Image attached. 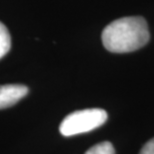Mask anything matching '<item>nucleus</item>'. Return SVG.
Segmentation results:
<instances>
[{
	"label": "nucleus",
	"instance_id": "f257e3e1",
	"mask_svg": "<svg viewBox=\"0 0 154 154\" xmlns=\"http://www.w3.org/2000/svg\"><path fill=\"white\" fill-rule=\"evenodd\" d=\"M102 43L113 53L138 50L149 41L150 34L145 19L140 16L123 17L108 24L102 32Z\"/></svg>",
	"mask_w": 154,
	"mask_h": 154
},
{
	"label": "nucleus",
	"instance_id": "20e7f679",
	"mask_svg": "<svg viewBox=\"0 0 154 154\" xmlns=\"http://www.w3.org/2000/svg\"><path fill=\"white\" fill-rule=\"evenodd\" d=\"M11 47V37L8 29L0 22V59L8 53Z\"/></svg>",
	"mask_w": 154,
	"mask_h": 154
},
{
	"label": "nucleus",
	"instance_id": "423d86ee",
	"mask_svg": "<svg viewBox=\"0 0 154 154\" xmlns=\"http://www.w3.org/2000/svg\"><path fill=\"white\" fill-rule=\"evenodd\" d=\"M139 154H154V138L150 139L148 142L144 144Z\"/></svg>",
	"mask_w": 154,
	"mask_h": 154
},
{
	"label": "nucleus",
	"instance_id": "7ed1b4c3",
	"mask_svg": "<svg viewBox=\"0 0 154 154\" xmlns=\"http://www.w3.org/2000/svg\"><path fill=\"white\" fill-rule=\"evenodd\" d=\"M28 93V87L23 84L0 85V109L16 104Z\"/></svg>",
	"mask_w": 154,
	"mask_h": 154
},
{
	"label": "nucleus",
	"instance_id": "f03ea898",
	"mask_svg": "<svg viewBox=\"0 0 154 154\" xmlns=\"http://www.w3.org/2000/svg\"><path fill=\"white\" fill-rule=\"evenodd\" d=\"M107 117V112L100 108L78 110L70 113L62 120L59 131L65 137L86 133L102 126Z\"/></svg>",
	"mask_w": 154,
	"mask_h": 154
},
{
	"label": "nucleus",
	"instance_id": "39448f33",
	"mask_svg": "<svg viewBox=\"0 0 154 154\" xmlns=\"http://www.w3.org/2000/svg\"><path fill=\"white\" fill-rule=\"evenodd\" d=\"M85 154H115L114 147L108 141L95 144L90 149H88Z\"/></svg>",
	"mask_w": 154,
	"mask_h": 154
}]
</instances>
